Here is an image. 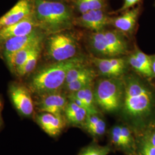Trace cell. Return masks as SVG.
<instances>
[{"label":"cell","instance_id":"obj_12","mask_svg":"<svg viewBox=\"0 0 155 155\" xmlns=\"http://www.w3.org/2000/svg\"><path fill=\"white\" fill-rule=\"evenodd\" d=\"M33 12V0H19L9 11L0 17V29L20 21Z\"/></svg>","mask_w":155,"mask_h":155},{"label":"cell","instance_id":"obj_26","mask_svg":"<svg viewBox=\"0 0 155 155\" xmlns=\"http://www.w3.org/2000/svg\"><path fill=\"white\" fill-rule=\"evenodd\" d=\"M110 148L107 146L91 145L85 148L79 155H108Z\"/></svg>","mask_w":155,"mask_h":155},{"label":"cell","instance_id":"obj_16","mask_svg":"<svg viewBox=\"0 0 155 155\" xmlns=\"http://www.w3.org/2000/svg\"><path fill=\"white\" fill-rule=\"evenodd\" d=\"M68 97L80 100L82 103L83 108L87 111V114H98L94 97V90L92 89L91 85L75 93H70Z\"/></svg>","mask_w":155,"mask_h":155},{"label":"cell","instance_id":"obj_27","mask_svg":"<svg viewBox=\"0 0 155 155\" xmlns=\"http://www.w3.org/2000/svg\"><path fill=\"white\" fill-rule=\"evenodd\" d=\"M139 153V155H155V147L151 144L147 136L140 140Z\"/></svg>","mask_w":155,"mask_h":155},{"label":"cell","instance_id":"obj_7","mask_svg":"<svg viewBox=\"0 0 155 155\" xmlns=\"http://www.w3.org/2000/svg\"><path fill=\"white\" fill-rule=\"evenodd\" d=\"M45 33L39 28H37L27 35L18 36L8 39L0 46L2 55L8 64L12 57L18 51L29 45L45 39Z\"/></svg>","mask_w":155,"mask_h":155},{"label":"cell","instance_id":"obj_30","mask_svg":"<svg viewBox=\"0 0 155 155\" xmlns=\"http://www.w3.org/2000/svg\"><path fill=\"white\" fill-rule=\"evenodd\" d=\"M141 1V0H124V4L118 12H124L133 8V7Z\"/></svg>","mask_w":155,"mask_h":155},{"label":"cell","instance_id":"obj_11","mask_svg":"<svg viewBox=\"0 0 155 155\" xmlns=\"http://www.w3.org/2000/svg\"><path fill=\"white\" fill-rule=\"evenodd\" d=\"M36 122L51 137L59 135L66 124L63 115H57L46 112H39L35 116Z\"/></svg>","mask_w":155,"mask_h":155},{"label":"cell","instance_id":"obj_17","mask_svg":"<svg viewBox=\"0 0 155 155\" xmlns=\"http://www.w3.org/2000/svg\"><path fill=\"white\" fill-rule=\"evenodd\" d=\"M43 40H40L31 43L18 51L12 57L11 61L8 64L9 67L15 71H16L26 62L35 48L39 45L43 44Z\"/></svg>","mask_w":155,"mask_h":155},{"label":"cell","instance_id":"obj_4","mask_svg":"<svg viewBox=\"0 0 155 155\" xmlns=\"http://www.w3.org/2000/svg\"><path fill=\"white\" fill-rule=\"evenodd\" d=\"M124 84L120 78L100 79L94 89L97 106L107 113L120 110L124 97Z\"/></svg>","mask_w":155,"mask_h":155},{"label":"cell","instance_id":"obj_22","mask_svg":"<svg viewBox=\"0 0 155 155\" xmlns=\"http://www.w3.org/2000/svg\"><path fill=\"white\" fill-rule=\"evenodd\" d=\"M75 6L81 14L93 10H104L105 0H74Z\"/></svg>","mask_w":155,"mask_h":155},{"label":"cell","instance_id":"obj_25","mask_svg":"<svg viewBox=\"0 0 155 155\" xmlns=\"http://www.w3.org/2000/svg\"><path fill=\"white\" fill-rule=\"evenodd\" d=\"M94 79L92 78H85L78 79L72 81L70 83H67L64 84V87L70 93H75L81 89H84L89 86L92 84V82Z\"/></svg>","mask_w":155,"mask_h":155},{"label":"cell","instance_id":"obj_2","mask_svg":"<svg viewBox=\"0 0 155 155\" xmlns=\"http://www.w3.org/2000/svg\"><path fill=\"white\" fill-rule=\"evenodd\" d=\"M33 14L38 28L49 35L68 29L75 18L71 6L63 1L33 0Z\"/></svg>","mask_w":155,"mask_h":155},{"label":"cell","instance_id":"obj_10","mask_svg":"<svg viewBox=\"0 0 155 155\" xmlns=\"http://www.w3.org/2000/svg\"><path fill=\"white\" fill-rule=\"evenodd\" d=\"M38 28L34 14L15 24L0 29V46L8 39L27 35Z\"/></svg>","mask_w":155,"mask_h":155},{"label":"cell","instance_id":"obj_33","mask_svg":"<svg viewBox=\"0 0 155 155\" xmlns=\"http://www.w3.org/2000/svg\"><path fill=\"white\" fill-rule=\"evenodd\" d=\"M151 62H152V70L153 74L154 77L155 78V55L150 56Z\"/></svg>","mask_w":155,"mask_h":155},{"label":"cell","instance_id":"obj_18","mask_svg":"<svg viewBox=\"0 0 155 155\" xmlns=\"http://www.w3.org/2000/svg\"><path fill=\"white\" fill-rule=\"evenodd\" d=\"M104 32L107 43L114 51L117 56L125 54L127 51V45L123 36L114 31H104Z\"/></svg>","mask_w":155,"mask_h":155},{"label":"cell","instance_id":"obj_9","mask_svg":"<svg viewBox=\"0 0 155 155\" xmlns=\"http://www.w3.org/2000/svg\"><path fill=\"white\" fill-rule=\"evenodd\" d=\"M112 19L105 10H93L87 12L75 18V23L93 32L104 31L106 26L111 23Z\"/></svg>","mask_w":155,"mask_h":155},{"label":"cell","instance_id":"obj_15","mask_svg":"<svg viewBox=\"0 0 155 155\" xmlns=\"http://www.w3.org/2000/svg\"><path fill=\"white\" fill-rule=\"evenodd\" d=\"M64 115L67 123L72 126L82 127L87 116V112L83 107L69 100L64 111Z\"/></svg>","mask_w":155,"mask_h":155},{"label":"cell","instance_id":"obj_32","mask_svg":"<svg viewBox=\"0 0 155 155\" xmlns=\"http://www.w3.org/2000/svg\"><path fill=\"white\" fill-rule=\"evenodd\" d=\"M3 108V103L2 100L0 98V130L2 127L3 125V122H2V110Z\"/></svg>","mask_w":155,"mask_h":155},{"label":"cell","instance_id":"obj_8","mask_svg":"<svg viewBox=\"0 0 155 155\" xmlns=\"http://www.w3.org/2000/svg\"><path fill=\"white\" fill-rule=\"evenodd\" d=\"M35 104L39 112H46L54 114L63 115L67 105L68 98L61 91L42 95Z\"/></svg>","mask_w":155,"mask_h":155},{"label":"cell","instance_id":"obj_23","mask_svg":"<svg viewBox=\"0 0 155 155\" xmlns=\"http://www.w3.org/2000/svg\"><path fill=\"white\" fill-rule=\"evenodd\" d=\"M128 63L135 71L147 79H152L154 77L152 70L148 68L133 53L129 57Z\"/></svg>","mask_w":155,"mask_h":155},{"label":"cell","instance_id":"obj_20","mask_svg":"<svg viewBox=\"0 0 155 155\" xmlns=\"http://www.w3.org/2000/svg\"><path fill=\"white\" fill-rule=\"evenodd\" d=\"M42 45L43 44L38 45L29 56L26 62L17 70L16 72L18 76L24 77L33 71L39 61L42 50Z\"/></svg>","mask_w":155,"mask_h":155},{"label":"cell","instance_id":"obj_24","mask_svg":"<svg viewBox=\"0 0 155 155\" xmlns=\"http://www.w3.org/2000/svg\"><path fill=\"white\" fill-rule=\"evenodd\" d=\"M110 137L112 143L118 148L127 151V147L122 137L121 130V125H115L111 129L110 132Z\"/></svg>","mask_w":155,"mask_h":155},{"label":"cell","instance_id":"obj_19","mask_svg":"<svg viewBox=\"0 0 155 155\" xmlns=\"http://www.w3.org/2000/svg\"><path fill=\"white\" fill-rule=\"evenodd\" d=\"M93 63L97 67L100 74L106 78H118L123 75L111 64L109 58L96 57Z\"/></svg>","mask_w":155,"mask_h":155},{"label":"cell","instance_id":"obj_3","mask_svg":"<svg viewBox=\"0 0 155 155\" xmlns=\"http://www.w3.org/2000/svg\"><path fill=\"white\" fill-rule=\"evenodd\" d=\"M83 64V58L77 56L65 61L55 62L36 72L27 87L32 93L38 96L61 91L65 84L67 72Z\"/></svg>","mask_w":155,"mask_h":155},{"label":"cell","instance_id":"obj_1","mask_svg":"<svg viewBox=\"0 0 155 155\" xmlns=\"http://www.w3.org/2000/svg\"><path fill=\"white\" fill-rule=\"evenodd\" d=\"M123 81L122 117L135 132H144L155 122V88L137 75H128Z\"/></svg>","mask_w":155,"mask_h":155},{"label":"cell","instance_id":"obj_14","mask_svg":"<svg viewBox=\"0 0 155 155\" xmlns=\"http://www.w3.org/2000/svg\"><path fill=\"white\" fill-rule=\"evenodd\" d=\"M104 31L91 35L89 40L91 48L96 55L101 58L116 57V52L106 40Z\"/></svg>","mask_w":155,"mask_h":155},{"label":"cell","instance_id":"obj_28","mask_svg":"<svg viewBox=\"0 0 155 155\" xmlns=\"http://www.w3.org/2000/svg\"><path fill=\"white\" fill-rule=\"evenodd\" d=\"M121 130L122 137L127 147V152L131 153L134 150L135 147L134 140L132 132L130 129L125 125H121Z\"/></svg>","mask_w":155,"mask_h":155},{"label":"cell","instance_id":"obj_13","mask_svg":"<svg viewBox=\"0 0 155 155\" xmlns=\"http://www.w3.org/2000/svg\"><path fill=\"white\" fill-rule=\"evenodd\" d=\"M139 8H133L123 12L122 15L112 19L111 24L121 32L130 33L136 27L139 18Z\"/></svg>","mask_w":155,"mask_h":155},{"label":"cell","instance_id":"obj_34","mask_svg":"<svg viewBox=\"0 0 155 155\" xmlns=\"http://www.w3.org/2000/svg\"><path fill=\"white\" fill-rule=\"evenodd\" d=\"M51 1H64L65 0H51Z\"/></svg>","mask_w":155,"mask_h":155},{"label":"cell","instance_id":"obj_6","mask_svg":"<svg viewBox=\"0 0 155 155\" xmlns=\"http://www.w3.org/2000/svg\"><path fill=\"white\" fill-rule=\"evenodd\" d=\"M31 91L27 86L13 83L9 86V94L13 105L22 117H31L35 111V103Z\"/></svg>","mask_w":155,"mask_h":155},{"label":"cell","instance_id":"obj_29","mask_svg":"<svg viewBox=\"0 0 155 155\" xmlns=\"http://www.w3.org/2000/svg\"><path fill=\"white\" fill-rule=\"evenodd\" d=\"M106 127L105 122L102 118H101L96 124L85 127L84 129L91 136L94 137H101L105 133Z\"/></svg>","mask_w":155,"mask_h":155},{"label":"cell","instance_id":"obj_21","mask_svg":"<svg viewBox=\"0 0 155 155\" xmlns=\"http://www.w3.org/2000/svg\"><path fill=\"white\" fill-rule=\"evenodd\" d=\"M95 73L94 70L90 68L87 67L84 64L74 67L67 72L65 84L70 83L78 79L92 78L94 79Z\"/></svg>","mask_w":155,"mask_h":155},{"label":"cell","instance_id":"obj_5","mask_svg":"<svg viewBox=\"0 0 155 155\" xmlns=\"http://www.w3.org/2000/svg\"><path fill=\"white\" fill-rule=\"evenodd\" d=\"M46 44L47 55L55 62L72 59L77 52V40L70 33L61 32L51 34Z\"/></svg>","mask_w":155,"mask_h":155},{"label":"cell","instance_id":"obj_31","mask_svg":"<svg viewBox=\"0 0 155 155\" xmlns=\"http://www.w3.org/2000/svg\"><path fill=\"white\" fill-rule=\"evenodd\" d=\"M147 136L148 137L150 142L151 143V144L155 147V130Z\"/></svg>","mask_w":155,"mask_h":155}]
</instances>
